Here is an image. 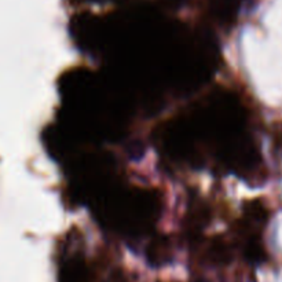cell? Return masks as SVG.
<instances>
[{"mask_svg":"<svg viewBox=\"0 0 282 282\" xmlns=\"http://www.w3.org/2000/svg\"><path fill=\"white\" fill-rule=\"evenodd\" d=\"M98 209V216L109 227L125 233L139 234L153 223L157 211V201L150 191L142 188H128L109 183L93 198Z\"/></svg>","mask_w":282,"mask_h":282,"instance_id":"cell-1","label":"cell"}]
</instances>
